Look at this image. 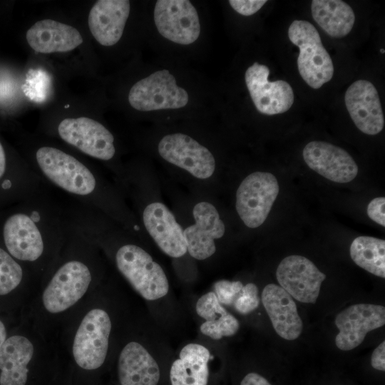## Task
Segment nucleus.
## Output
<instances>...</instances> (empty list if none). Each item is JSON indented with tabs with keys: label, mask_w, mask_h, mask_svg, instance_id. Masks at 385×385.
<instances>
[{
	"label": "nucleus",
	"mask_w": 385,
	"mask_h": 385,
	"mask_svg": "<svg viewBox=\"0 0 385 385\" xmlns=\"http://www.w3.org/2000/svg\"><path fill=\"white\" fill-rule=\"evenodd\" d=\"M123 192L133 200L135 217L158 248L173 258L183 257L187 245L182 224L174 213L160 200H151L139 180L125 170Z\"/></svg>",
	"instance_id": "20e7f679"
},
{
	"label": "nucleus",
	"mask_w": 385,
	"mask_h": 385,
	"mask_svg": "<svg viewBox=\"0 0 385 385\" xmlns=\"http://www.w3.org/2000/svg\"><path fill=\"white\" fill-rule=\"evenodd\" d=\"M279 191L270 173L256 171L243 179L236 191L235 209L245 226L254 229L265 222Z\"/></svg>",
	"instance_id": "6e6552de"
},
{
	"label": "nucleus",
	"mask_w": 385,
	"mask_h": 385,
	"mask_svg": "<svg viewBox=\"0 0 385 385\" xmlns=\"http://www.w3.org/2000/svg\"><path fill=\"white\" fill-rule=\"evenodd\" d=\"M239 329V321L227 311L213 320L204 322L200 327L202 334L214 340L233 336Z\"/></svg>",
	"instance_id": "bb28decb"
},
{
	"label": "nucleus",
	"mask_w": 385,
	"mask_h": 385,
	"mask_svg": "<svg viewBox=\"0 0 385 385\" xmlns=\"http://www.w3.org/2000/svg\"><path fill=\"white\" fill-rule=\"evenodd\" d=\"M231 7L242 16H251L257 13L266 3V0H230Z\"/></svg>",
	"instance_id": "7c9ffc66"
},
{
	"label": "nucleus",
	"mask_w": 385,
	"mask_h": 385,
	"mask_svg": "<svg viewBox=\"0 0 385 385\" xmlns=\"http://www.w3.org/2000/svg\"><path fill=\"white\" fill-rule=\"evenodd\" d=\"M160 157L183 171L193 180L210 183L215 175L216 160L212 152L189 135L169 133L157 145Z\"/></svg>",
	"instance_id": "0eeeda50"
},
{
	"label": "nucleus",
	"mask_w": 385,
	"mask_h": 385,
	"mask_svg": "<svg viewBox=\"0 0 385 385\" xmlns=\"http://www.w3.org/2000/svg\"><path fill=\"white\" fill-rule=\"evenodd\" d=\"M385 198L379 197L373 199L368 205L366 212L370 219L375 222L385 226Z\"/></svg>",
	"instance_id": "2f4dec72"
},
{
	"label": "nucleus",
	"mask_w": 385,
	"mask_h": 385,
	"mask_svg": "<svg viewBox=\"0 0 385 385\" xmlns=\"http://www.w3.org/2000/svg\"><path fill=\"white\" fill-rule=\"evenodd\" d=\"M22 200L4 220L1 239L14 259L38 265L64 247L70 225L65 207L45 188Z\"/></svg>",
	"instance_id": "f03ea898"
},
{
	"label": "nucleus",
	"mask_w": 385,
	"mask_h": 385,
	"mask_svg": "<svg viewBox=\"0 0 385 385\" xmlns=\"http://www.w3.org/2000/svg\"><path fill=\"white\" fill-rule=\"evenodd\" d=\"M344 101L351 120L359 130L376 135L384 128V117L380 98L372 83L359 80L347 88Z\"/></svg>",
	"instance_id": "f3484780"
},
{
	"label": "nucleus",
	"mask_w": 385,
	"mask_h": 385,
	"mask_svg": "<svg viewBox=\"0 0 385 385\" xmlns=\"http://www.w3.org/2000/svg\"><path fill=\"white\" fill-rule=\"evenodd\" d=\"M69 225L65 243L67 255L53 271L42 295L45 309L53 314L62 312L78 302L95 277L90 257L85 258L92 244Z\"/></svg>",
	"instance_id": "7ed1b4c3"
},
{
	"label": "nucleus",
	"mask_w": 385,
	"mask_h": 385,
	"mask_svg": "<svg viewBox=\"0 0 385 385\" xmlns=\"http://www.w3.org/2000/svg\"><path fill=\"white\" fill-rule=\"evenodd\" d=\"M28 43L42 53L67 52L83 43V38L74 27L51 19L37 21L27 31Z\"/></svg>",
	"instance_id": "aec40b11"
},
{
	"label": "nucleus",
	"mask_w": 385,
	"mask_h": 385,
	"mask_svg": "<svg viewBox=\"0 0 385 385\" xmlns=\"http://www.w3.org/2000/svg\"><path fill=\"white\" fill-rule=\"evenodd\" d=\"M24 271L21 264L0 247V295H6L21 283Z\"/></svg>",
	"instance_id": "a878e982"
},
{
	"label": "nucleus",
	"mask_w": 385,
	"mask_h": 385,
	"mask_svg": "<svg viewBox=\"0 0 385 385\" xmlns=\"http://www.w3.org/2000/svg\"><path fill=\"white\" fill-rule=\"evenodd\" d=\"M196 313L205 321L213 320L227 312L213 291L202 295L195 304Z\"/></svg>",
	"instance_id": "cd10ccee"
},
{
	"label": "nucleus",
	"mask_w": 385,
	"mask_h": 385,
	"mask_svg": "<svg viewBox=\"0 0 385 385\" xmlns=\"http://www.w3.org/2000/svg\"><path fill=\"white\" fill-rule=\"evenodd\" d=\"M188 101V91L178 86L175 76L167 69L139 80L128 93L130 105L139 111L178 109Z\"/></svg>",
	"instance_id": "1a4fd4ad"
},
{
	"label": "nucleus",
	"mask_w": 385,
	"mask_h": 385,
	"mask_svg": "<svg viewBox=\"0 0 385 385\" xmlns=\"http://www.w3.org/2000/svg\"><path fill=\"white\" fill-rule=\"evenodd\" d=\"M240 385H272L263 376L250 372L246 374L240 382Z\"/></svg>",
	"instance_id": "72a5a7b5"
},
{
	"label": "nucleus",
	"mask_w": 385,
	"mask_h": 385,
	"mask_svg": "<svg viewBox=\"0 0 385 385\" xmlns=\"http://www.w3.org/2000/svg\"><path fill=\"white\" fill-rule=\"evenodd\" d=\"M262 302L277 334L287 340L297 339L303 323L292 297L280 286L269 284L262 292Z\"/></svg>",
	"instance_id": "6ab92c4d"
},
{
	"label": "nucleus",
	"mask_w": 385,
	"mask_h": 385,
	"mask_svg": "<svg viewBox=\"0 0 385 385\" xmlns=\"http://www.w3.org/2000/svg\"><path fill=\"white\" fill-rule=\"evenodd\" d=\"M118 374L121 385H157L160 379L157 361L137 342H128L121 350Z\"/></svg>",
	"instance_id": "412c9836"
},
{
	"label": "nucleus",
	"mask_w": 385,
	"mask_h": 385,
	"mask_svg": "<svg viewBox=\"0 0 385 385\" xmlns=\"http://www.w3.org/2000/svg\"><path fill=\"white\" fill-rule=\"evenodd\" d=\"M288 37L299 49L297 67L302 79L314 89L329 82L334 66L317 29L309 21L294 20L289 27Z\"/></svg>",
	"instance_id": "423d86ee"
},
{
	"label": "nucleus",
	"mask_w": 385,
	"mask_h": 385,
	"mask_svg": "<svg viewBox=\"0 0 385 385\" xmlns=\"http://www.w3.org/2000/svg\"><path fill=\"white\" fill-rule=\"evenodd\" d=\"M311 11L317 24L334 38L346 36L354 24L353 9L341 0H313Z\"/></svg>",
	"instance_id": "b1692460"
},
{
	"label": "nucleus",
	"mask_w": 385,
	"mask_h": 385,
	"mask_svg": "<svg viewBox=\"0 0 385 385\" xmlns=\"http://www.w3.org/2000/svg\"><path fill=\"white\" fill-rule=\"evenodd\" d=\"M307 165L318 174L336 183H346L358 174V166L344 149L324 141L314 140L304 148Z\"/></svg>",
	"instance_id": "dca6fc26"
},
{
	"label": "nucleus",
	"mask_w": 385,
	"mask_h": 385,
	"mask_svg": "<svg viewBox=\"0 0 385 385\" xmlns=\"http://www.w3.org/2000/svg\"><path fill=\"white\" fill-rule=\"evenodd\" d=\"M58 137L85 155L109 164L118 188L120 175L113 163L116 155L115 138L101 123L88 117L66 118L56 128Z\"/></svg>",
	"instance_id": "39448f33"
},
{
	"label": "nucleus",
	"mask_w": 385,
	"mask_h": 385,
	"mask_svg": "<svg viewBox=\"0 0 385 385\" xmlns=\"http://www.w3.org/2000/svg\"><path fill=\"white\" fill-rule=\"evenodd\" d=\"M242 287L243 284L240 281L220 279L214 284L213 292L221 304L231 306Z\"/></svg>",
	"instance_id": "c756f323"
},
{
	"label": "nucleus",
	"mask_w": 385,
	"mask_h": 385,
	"mask_svg": "<svg viewBox=\"0 0 385 385\" xmlns=\"http://www.w3.org/2000/svg\"><path fill=\"white\" fill-rule=\"evenodd\" d=\"M259 304L257 287L254 283H247L243 285L232 305L238 313L247 314L256 309Z\"/></svg>",
	"instance_id": "c85d7f7f"
},
{
	"label": "nucleus",
	"mask_w": 385,
	"mask_h": 385,
	"mask_svg": "<svg viewBox=\"0 0 385 385\" xmlns=\"http://www.w3.org/2000/svg\"><path fill=\"white\" fill-rule=\"evenodd\" d=\"M31 342L21 335L5 340L0 348V385H25L34 354Z\"/></svg>",
	"instance_id": "4be33fe9"
},
{
	"label": "nucleus",
	"mask_w": 385,
	"mask_h": 385,
	"mask_svg": "<svg viewBox=\"0 0 385 385\" xmlns=\"http://www.w3.org/2000/svg\"><path fill=\"white\" fill-rule=\"evenodd\" d=\"M6 331L4 323L0 320V348L6 339Z\"/></svg>",
	"instance_id": "f704fd0d"
},
{
	"label": "nucleus",
	"mask_w": 385,
	"mask_h": 385,
	"mask_svg": "<svg viewBox=\"0 0 385 385\" xmlns=\"http://www.w3.org/2000/svg\"><path fill=\"white\" fill-rule=\"evenodd\" d=\"M192 222L183 226L190 256L205 260L216 252L217 240L223 237L225 225L217 207L205 198L195 200L191 207Z\"/></svg>",
	"instance_id": "9b49d317"
},
{
	"label": "nucleus",
	"mask_w": 385,
	"mask_h": 385,
	"mask_svg": "<svg viewBox=\"0 0 385 385\" xmlns=\"http://www.w3.org/2000/svg\"><path fill=\"white\" fill-rule=\"evenodd\" d=\"M111 327L110 317L102 309H93L85 315L73 344V356L81 368L94 370L104 363Z\"/></svg>",
	"instance_id": "9d476101"
},
{
	"label": "nucleus",
	"mask_w": 385,
	"mask_h": 385,
	"mask_svg": "<svg viewBox=\"0 0 385 385\" xmlns=\"http://www.w3.org/2000/svg\"><path fill=\"white\" fill-rule=\"evenodd\" d=\"M385 324V308L372 304H356L339 313L335 324L339 332L335 338L336 346L349 351L362 343L369 332Z\"/></svg>",
	"instance_id": "2eb2a0df"
},
{
	"label": "nucleus",
	"mask_w": 385,
	"mask_h": 385,
	"mask_svg": "<svg viewBox=\"0 0 385 385\" xmlns=\"http://www.w3.org/2000/svg\"><path fill=\"white\" fill-rule=\"evenodd\" d=\"M270 70L265 65L255 62L247 68L245 81L256 109L265 115L287 111L294 103V92L284 81H270Z\"/></svg>",
	"instance_id": "ddd939ff"
},
{
	"label": "nucleus",
	"mask_w": 385,
	"mask_h": 385,
	"mask_svg": "<svg viewBox=\"0 0 385 385\" xmlns=\"http://www.w3.org/2000/svg\"><path fill=\"white\" fill-rule=\"evenodd\" d=\"M385 342H382L373 351L371 365L376 370L385 371Z\"/></svg>",
	"instance_id": "473e14b6"
},
{
	"label": "nucleus",
	"mask_w": 385,
	"mask_h": 385,
	"mask_svg": "<svg viewBox=\"0 0 385 385\" xmlns=\"http://www.w3.org/2000/svg\"><path fill=\"white\" fill-rule=\"evenodd\" d=\"M351 258L360 267L385 277V241L374 237L359 236L351 244Z\"/></svg>",
	"instance_id": "393cba45"
},
{
	"label": "nucleus",
	"mask_w": 385,
	"mask_h": 385,
	"mask_svg": "<svg viewBox=\"0 0 385 385\" xmlns=\"http://www.w3.org/2000/svg\"><path fill=\"white\" fill-rule=\"evenodd\" d=\"M380 52L382 53H384L385 51H384V49L381 48V49H380Z\"/></svg>",
	"instance_id": "c9c22d12"
},
{
	"label": "nucleus",
	"mask_w": 385,
	"mask_h": 385,
	"mask_svg": "<svg viewBox=\"0 0 385 385\" xmlns=\"http://www.w3.org/2000/svg\"><path fill=\"white\" fill-rule=\"evenodd\" d=\"M153 16L159 34L173 43L189 45L194 43L200 36L198 14L190 1H157Z\"/></svg>",
	"instance_id": "f8f14e48"
},
{
	"label": "nucleus",
	"mask_w": 385,
	"mask_h": 385,
	"mask_svg": "<svg viewBox=\"0 0 385 385\" xmlns=\"http://www.w3.org/2000/svg\"><path fill=\"white\" fill-rule=\"evenodd\" d=\"M33 158L31 168L45 184L51 185L72 200L101 212L135 237L142 233L120 189L88 163L49 145L36 148Z\"/></svg>",
	"instance_id": "f257e3e1"
},
{
	"label": "nucleus",
	"mask_w": 385,
	"mask_h": 385,
	"mask_svg": "<svg viewBox=\"0 0 385 385\" xmlns=\"http://www.w3.org/2000/svg\"><path fill=\"white\" fill-rule=\"evenodd\" d=\"M128 0H99L92 6L88 19L89 29L102 46H111L120 39L130 14Z\"/></svg>",
	"instance_id": "a211bd4d"
},
{
	"label": "nucleus",
	"mask_w": 385,
	"mask_h": 385,
	"mask_svg": "<svg viewBox=\"0 0 385 385\" xmlns=\"http://www.w3.org/2000/svg\"><path fill=\"white\" fill-rule=\"evenodd\" d=\"M276 277L292 297L300 302L314 304L326 275L307 257L290 255L279 264Z\"/></svg>",
	"instance_id": "4468645a"
},
{
	"label": "nucleus",
	"mask_w": 385,
	"mask_h": 385,
	"mask_svg": "<svg viewBox=\"0 0 385 385\" xmlns=\"http://www.w3.org/2000/svg\"><path fill=\"white\" fill-rule=\"evenodd\" d=\"M210 357V351L202 344L184 346L170 367L171 385H207Z\"/></svg>",
	"instance_id": "5701e85b"
}]
</instances>
